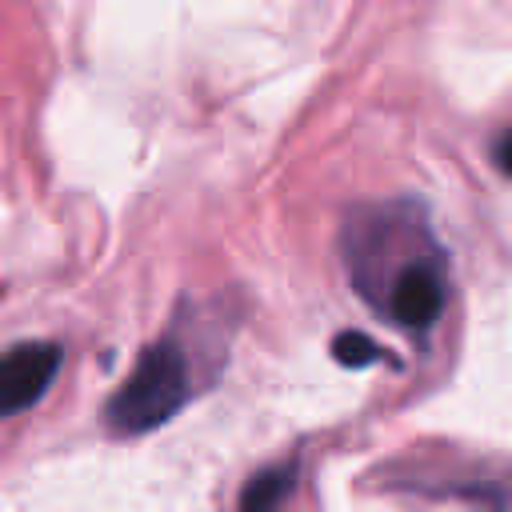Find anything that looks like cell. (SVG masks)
Returning a JSON list of instances; mask_svg holds the SVG:
<instances>
[{
	"label": "cell",
	"mask_w": 512,
	"mask_h": 512,
	"mask_svg": "<svg viewBox=\"0 0 512 512\" xmlns=\"http://www.w3.org/2000/svg\"><path fill=\"white\" fill-rule=\"evenodd\" d=\"M188 400V360L176 340H156L140 352L136 368L120 384V392L108 400L104 420L120 436H140L160 428L176 408Z\"/></svg>",
	"instance_id": "cell-1"
},
{
	"label": "cell",
	"mask_w": 512,
	"mask_h": 512,
	"mask_svg": "<svg viewBox=\"0 0 512 512\" xmlns=\"http://www.w3.org/2000/svg\"><path fill=\"white\" fill-rule=\"evenodd\" d=\"M60 372V344L28 340L0 356V416L32 408Z\"/></svg>",
	"instance_id": "cell-2"
},
{
	"label": "cell",
	"mask_w": 512,
	"mask_h": 512,
	"mask_svg": "<svg viewBox=\"0 0 512 512\" xmlns=\"http://www.w3.org/2000/svg\"><path fill=\"white\" fill-rule=\"evenodd\" d=\"M384 308L404 328H416V332L432 328L440 320V312H444V280H440V272L428 260H408L396 272Z\"/></svg>",
	"instance_id": "cell-3"
},
{
	"label": "cell",
	"mask_w": 512,
	"mask_h": 512,
	"mask_svg": "<svg viewBox=\"0 0 512 512\" xmlns=\"http://www.w3.org/2000/svg\"><path fill=\"white\" fill-rule=\"evenodd\" d=\"M288 484H292V468H268V472H260V476L244 488L240 512H276V504L284 500Z\"/></svg>",
	"instance_id": "cell-4"
},
{
	"label": "cell",
	"mask_w": 512,
	"mask_h": 512,
	"mask_svg": "<svg viewBox=\"0 0 512 512\" xmlns=\"http://www.w3.org/2000/svg\"><path fill=\"white\" fill-rule=\"evenodd\" d=\"M332 356L344 364V368H368V364H376L380 360V344L376 340H368L364 332H340L336 340H332Z\"/></svg>",
	"instance_id": "cell-5"
},
{
	"label": "cell",
	"mask_w": 512,
	"mask_h": 512,
	"mask_svg": "<svg viewBox=\"0 0 512 512\" xmlns=\"http://www.w3.org/2000/svg\"><path fill=\"white\" fill-rule=\"evenodd\" d=\"M496 164H500V172L512 180V128L496 140Z\"/></svg>",
	"instance_id": "cell-6"
}]
</instances>
